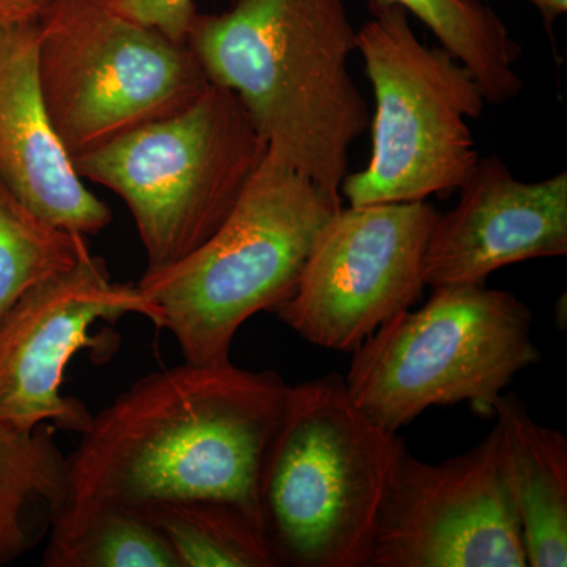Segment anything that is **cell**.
<instances>
[{"label": "cell", "instance_id": "1", "mask_svg": "<svg viewBox=\"0 0 567 567\" xmlns=\"http://www.w3.org/2000/svg\"><path fill=\"white\" fill-rule=\"evenodd\" d=\"M289 390L276 372L233 361H183L142 377L92 415L66 457L65 499L51 532L100 511L188 498L227 499L262 524L260 466Z\"/></svg>", "mask_w": 567, "mask_h": 567}, {"label": "cell", "instance_id": "2", "mask_svg": "<svg viewBox=\"0 0 567 567\" xmlns=\"http://www.w3.org/2000/svg\"><path fill=\"white\" fill-rule=\"evenodd\" d=\"M188 44L210 84L237 95L268 151L341 194L350 147L371 125L350 74L358 41L344 0H237L197 14Z\"/></svg>", "mask_w": 567, "mask_h": 567}, {"label": "cell", "instance_id": "3", "mask_svg": "<svg viewBox=\"0 0 567 567\" xmlns=\"http://www.w3.org/2000/svg\"><path fill=\"white\" fill-rule=\"evenodd\" d=\"M405 450L398 432L354 404L344 377L290 385L257 488L279 567H368L380 505Z\"/></svg>", "mask_w": 567, "mask_h": 567}, {"label": "cell", "instance_id": "4", "mask_svg": "<svg viewBox=\"0 0 567 567\" xmlns=\"http://www.w3.org/2000/svg\"><path fill=\"white\" fill-rule=\"evenodd\" d=\"M341 194L320 188L268 151L226 221L196 251L145 271L140 287L193 364L230 361L238 330L289 300Z\"/></svg>", "mask_w": 567, "mask_h": 567}, {"label": "cell", "instance_id": "5", "mask_svg": "<svg viewBox=\"0 0 567 567\" xmlns=\"http://www.w3.org/2000/svg\"><path fill=\"white\" fill-rule=\"evenodd\" d=\"M268 145L235 93L210 84L194 102L74 159L78 174L132 212L147 270L205 244L234 210Z\"/></svg>", "mask_w": 567, "mask_h": 567}, {"label": "cell", "instance_id": "6", "mask_svg": "<svg viewBox=\"0 0 567 567\" xmlns=\"http://www.w3.org/2000/svg\"><path fill=\"white\" fill-rule=\"evenodd\" d=\"M528 306L486 284L435 287L358 347L344 377L354 404L398 432L431 406L470 402L487 415L514 377L539 361Z\"/></svg>", "mask_w": 567, "mask_h": 567}, {"label": "cell", "instance_id": "7", "mask_svg": "<svg viewBox=\"0 0 567 567\" xmlns=\"http://www.w3.org/2000/svg\"><path fill=\"white\" fill-rule=\"evenodd\" d=\"M371 14L357 31L375 95L371 158L339 192L353 207L456 192L480 159L468 121L483 115V89L450 52L425 47L401 7L371 2Z\"/></svg>", "mask_w": 567, "mask_h": 567}, {"label": "cell", "instance_id": "8", "mask_svg": "<svg viewBox=\"0 0 567 567\" xmlns=\"http://www.w3.org/2000/svg\"><path fill=\"white\" fill-rule=\"evenodd\" d=\"M37 25L41 92L73 162L181 111L210 85L188 43L104 0H44Z\"/></svg>", "mask_w": 567, "mask_h": 567}, {"label": "cell", "instance_id": "9", "mask_svg": "<svg viewBox=\"0 0 567 567\" xmlns=\"http://www.w3.org/2000/svg\"><path fill=\"white\" fill-rule=\"evenodd\" d=\"M436 216L425 200L339 208L275 315L309 344L353 353L420 300Z\"/></svg>", "mask_w": 567, "mask_h": 567}, {"label": "cell", "instance_id": "10", "mask_svg": "<svg viewBox=\"0 0 567 567\" xmlns=\"http://www.w3.org/2000/svg\"><path fill=\"white\" fill-rule=\"evenodd\" d=\"M368 567H528L498 425L440 464L404 451L380 505Z\"/></svg>", "mask_w": 567, "mask_h": 567}, {"label": "cell", "instance_id": "11", "mask_svg": "<svg viewBox=\"0 0 567 567\" xmlns=\"http://www.w3.org/2000/svg\"><path fill=\"white\" fill-rule=\"evenodd\" d=\"M133 315L155 322L140 287L115 282L92 252L25 290L0 319V421L81 435L92 413L62 394L66 368L74 354L96 347L93 324Z\"/></svg>", "mask_w": 567, "mask_h": 567}, {"label": "cell", "instance_id": "12", "mask_svg": "<svg viewBox=\"0 0 567 567\" xmlns=\"http://www.w3.org/2000/svg\"><path fill=\"white\" fill-rule=\"evenodd\" d=\"M453 210L436 216L425 286L484 284L507 265L567 254V173L522 182L499 156L477 159Z\"/></svg>", "mask_w": 567, "mask_h": 567}, {"label": "cell", "instance_id": "13", "mask_svg": "<svg viewBox=\"0 0 567 567\" xmlns=\"http://www.w3.org/2000/svg\"><path fill=\"white\" fill-rule=\"evenodd\" d=\"M37 20L0 22V181L48 223L96 235L112 212L78 174L41 92Z\"/></svg>", "mask_w": 567, "mask_h": 567}, {"label": "cell", "instance_id": "14", "mask_svg": "<svg viewBox=\"0 0 567 567\" xmlns=\"http://www.w3.org/2000/svg\"><path fill=\"white\" fill-rule=\"evenodd\" d=\"M528 567L567 566V440L536 423L516 394L494 405Z\"/></svg>", "mask_w": 567, "mask_h": 567}, {"label": "cell", "instance_id": "15", "mask_svg": "<svg viewBox=\"0 0 567 567\" xmlns=\"http://www.w3.org/2000/svg\"><path fill=\"white\" fill-rule=\"evenodd\" d=\"M133 513L162 533L178 567H279L259 518L227 499H166Z\"/></svg>", "mask_w": 567, "mask_h": 567}, {"label": "cell", "instance_id": "16", "mask_svg": "<svg viewBox=\"0 0 567 567\" xmlns=\"http://www.w3.org/2000/svg\"><path fill=\"white\" fill-rule=\"evenodd\" d=\"M371 2L401 7L410 17L423 22L443 50L472 71L487 103L505 104L524 89V81L516 71L520 47L487 3L481 0Z\"/></svg>", "mask_w": 567, "mask_h": 567}, {"label": "cell", "instance_id": "17", "mask_svg": "<svg viewBox=\"0 0 567 567\" xmlns=\"http://www.w3.org/2000/svg\"><path fill=\"white\" fill-rule=\"evenodd\" d=\"M54 431L51 424L22 431L0 421V566L29 548L28 507L47 503L51 517L65 499L66 457Z\"/></svg>", "mask_w": 567, "mask_h": 567}, {"label": "cell", "instance_id": "18", "mask_svg": "<svg viewBox=\"0 0 567 567\" xmlns=\"http://www.w3.org/2000/svg\"><path fill=\"white\" fill-rule=\"evenodd\" d=\"M89 252L87 237L48 223L0 181V319L25 290Z\"/></svg>", "mask_w": 567, "mask_h": 567}, {"label": "cell", "instance_id": "19", "mask_svg": "<svg viewBox=\"0 0 567 567\" xmlns=\"http://www.w3.org/2000/svg\"><path fill=\"white\" fill-rule=\"evenodd\" d=\"M43 567H178L169 544L141 514L106 509L51 532Z\"/></svg>", "mask_w": 567, "mask_h": 567}, {"label": "cell", "instance_id": "20", "mask_svg": "<svg viewBox=\"0 0 567 567\" xmlns=\"http://www.w3.org/2000/svg\"><path fill=\"white\" fill-rule=\"evenodd\" d=\"M111 10L178 43H188L197 18L196 0H104Z\"/></svg>", "mask_w": 567, "mask_h": 567}, {"label": "cell", "instance_id": "21", "mask_svg": "<svg viewBox=\"0 0 567 567\" xmlns=\"http://www.w3.org/2000/svg\"><path fill=\"white\" fill-rule=\"evenodd\" d=\"M43 3L44 0H0V22L37 20Z\"/></svg>", "mask_w": 567, "mask_h": 567}, {"label": "cell", "instance_id": "22", "mask_svg": "<svg viewBox=\"0 0 567 567\" xmlns=\"http://www.w3.org/2000/svg\"><path fill=\"white\" fill-rule=\"evenodd\" d=\"M528 2L539 11L547 29H551L554 22L567 11V0H528Z\"/></svg>", "mask_w": 567, "mask_h": 567}]
</instances>
